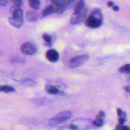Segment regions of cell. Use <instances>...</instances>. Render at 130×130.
Listing matches in <instances>:
<instances>
[{"label": "cell", "instance_id": "23", "mask_svg": "<svg viewBox=\"0 0 130 130\" xmlns=\"http://www.w3.org/2000/svg\"><path fill=\"white\" fill-rule=\"evenodd\" d=\"M126 118H119V124H124L126 122Z\"/></svg>", "mask_w": 130, "mask_h": 130}, {"label": "cell", "instance_id": "9", "mask_svg": "<svg viewBox=\"0 0 130 130\" xmlns=\"http://www.w3.org/2000/svg\"><path fill=\"white\" fill-rule=\"evenodd\" d=\"M8 22L10 25L16 28H20L23 24V19H19L13 17H10L8 19Z\"/></svg>", "mask_w": 130, "mask_h": 130}, {"label": "cell", "instance_id": "4", "mask_svg": "<svg viewBox=\"0 0 130 130\" xmlns=\"http://www.w3.org/2000/svg\"><path fill=\"white\" fill-rule=\"evenodd\" d=\"M86 15V8H84L83 10L78 12H74L71 17V23L72 25L75 24H78L79 23L82 22L85 19V17Z\"/></svg>", "mask_w": 130, "mask_h": 130}, {"label": "cell", "instance_id": "6", "mask_svg": "<svg viewBox=\"0 0 130 130\" xmlns=\"http://www.w3.org/2000/svg\"><path fill=\"white\" fill-rule=\"evenodd\" d=\"M21 52L28 55H32L36 52V48L34 44L30 43H25L21 46Z\"/></svg>", "mask_w": 130, "mask_h": 130}, {"label": "cell", "instance_id": "29", "mask_svg": "<svg viewBox=\"0 0 130 130\" xmlns=\"http://www.w3.org/2000/svg\"><path fill=\"white\" fill-rule=\"evenodd\" d=\"M75 0H67V1H68V3L69 4H72L74 2Z\"/></svg>", "mask_w": 130, "mask_h": 130}, {"label": "cell", "instance_id": "18", "mask_svg": "<svg viewBox=\"0 0 130 130\" xmlns=\"http://www.w3.org/2000/svg\"><path fill=\"white\" fill-rule=\"evenodd\" d=\"M104 121H100V120H99V119H96V120L93 121L92 123L94 126H95L101 127L102 126L103 124H104Z\"/></svg>", "mask_w": 130, "mask_h": 130}, {"label": "cell", "instance_id": "7", "mask_svg": "<svg viewBox=\"0 0 130 130\" xmlns=\"http://www.w3.org/2000/svg\"><path fill=\"white\" fill-rule=\"evenodd\" d=\"M46 57L47 59L51 62H56L59 59V54L58 52L54 49H51L47 51Z\"/></svg>", "mask_w": 130, "mask_h": 130}, {"label": "cell", "instance_id": "12", "mask_svg": "<svg viewBox=\"0 0 130 130\" xmlns=\"http://www.w3.org/2000/svg\"><path fill=\"white\" fill-rule=\"evenodd\" d=\"M26 18L29 21H35L38 19V16L34 11H30L27 13Z\"/></svg>", "mask_w": 130, "mask_h": 130}, {"label": "cell", "instance_id": "26", "mask_svg": "<svg viewBox=\"0 0 130 130\" xmlns=\"http://www.w3.org/2000/svg\"><path fill=\"white\" fill-rule=\"evenodd\" d=\"M113 5H114V3H113L112 1H109V2H107V6H109V7L112 6Z\"/></svg>", "mask_w": 130, "mask_h": 130}, {"label": "cell", "instance_id": "1", "mask_svg": "<svg viewBox=\"0 0 130 130\" xmlns=\"http://www.w3.org/2000/svg\"><path fill=\"white\" fill-rule=\"evenodd\" d=\"M102 15L99 8L94 9L90 15L86 18L85 24L87 27L93 29L99 28L102 24Z\"/></svg>", "mask_w": 130, "mask_h": 130}, {"label": "cell", "instance_id": "20", "mask_svg": "<svg viewBox=\"0 0 130 130\" xmlns=\"http://www.w3.org/2000/svg\"><path fill=\"white\" fill-rule=\"evenodd\" d=\"M116 129H119V130H128L130 129V128L128 126H126L124 124H118L116 127Z\"/></svg>", "mask_w": 130, "mask_h": 130}, {"label": "cell", "instance_id": "14", "mask_svg": "<svg viewBox=\"0 0 130 130\" xmlns=\"http://www.w3.org/2000/svg\"><path fill=\"white\" fill-rule=\"evenodd\" d=\"M29 5L34 10H38L40 6V1L39 0H28Z\"/></svg>", "mask_w": 130, "mask_h": 130}, {"label": "cell", "instance_id": "24", "mask_svg": "<svg viewBox=\"0 0 130 130\" xmlns=\"http://www.w3.org/2000/svg\"><path fill=\"white\" fill-rule=\"evenodd\" d=\"M7 3V0H0V6H4Z\"/></svg>", "mask_w": 130, "mask_h": 130}, {"label": "cell", "instance_id": "19", "mask_svg": "<svg viewBox=\"0 0 130 130\" xmlns=\"http://www.w3.org/2000/svg\"><path fill=\"white\" fill-rule=\"evenodd\" d=\"M117 112H118V114L119 118H126V112H123L121 109H118Z\"/></svg>", "mask_w": 130, "mask_h": 130}, {"label": "cell", "instance_id": "21", "mask_svg": "<svg viewBox=\"0 0 130 130\" xmlns=\"http://www.w3.org/2000/svg\"><path fill=\"white\" fill-rule=\"evenodd\" d=\"M105 113L103 111H100V112L99 113V114L96 116V119H99V120L100 121H104V118H105Z\"/></svg>", "mask_w": 130, "mask_h": 130}, {"label": "cell", "instance_id": "16", "mask_svg": "<svg viewBox=\"0 0 130 130\" xmlns=\"http://www.w3.org/2000/svg\"><path fill=\"white\" fill-rule=\"evenodd\" d=\"M46 91L48 93L52 94V95H56V94L59 93V91H58V89L53 86H50L49 87L47 88Z\"/></svg>", "mask_w": 130, "mask_h": 130}, {"label": "cell", "instance_id": "8", "mask_svg": "<svg viewBox=\"0 0 130 130\" xmlns=\"http://www.w3.org/2000/svg\"><path fill=\"white\" fill-rule=\"evenodd\" d=\"M11 16L15 18H19V19H23V11L20 8L19 6H13L10 10Z\"/></svg>", "mask_w": 130, "mask_h": 130}, {"label": "cell", "instance_id": "15", "mask_svg": "<svg viewBox=\"0 0 130 130\" xmlns=\"http://www.w3.org/2000/svg\"><path fill=\"white\" fill-rule=\"evenodd\" d=\"M119 72L121 73L130 74V64H126L119 68Z\"/></svg>", "mask_w": 130, "mask_h": 130}, {"label": "cell", "instance_id": "17", "mask_svg": "<svg viewBox=\"0 0 130 130\" xmlns=\"http://www.w3.org/2000/svg\"><path fill=\"white\" fill-rule=\"evenodd\" d=\"M43 38L44 39V42L46 43V44H48V46L52 45V38L50 35L47 34H44L43 35Z\"/></svg>", "mask_w": 130, "mask_h": 130}, {"label": "cell", "instance_id": "25", "mask_svg": "<svg viewBox=\"0 0 130 130\" xmlns=\"http://www.w3.org/2000/svg\"><path fill=\"white\" fill-rule=\"evenodd\" d=\"M112 9L114 11H118L119 10V7L118 6H112Z\"/></svg>", "mask_w": 130, "mask_h": 130}, {"label": "cell", "instance_id": "10", "mask_svg": "<svg viewBox=\"0 0 130 130\" xmlns=\"http://www.w3.org/2000/svg\"><path fill=\"white\" fill-rule=\"evenodd\" d=\"M54 13H57V9H56L55 6L53 4H52L51 5H49V6H46L45 8L43 9V10L42 11V15L43 17H46L51 14Z\"/></svg>", "mask_w": 130, "mask_h": 130}, {"label": "cell", "instance_id": "5", "mask_svg": "<svg viewBox=\"0 0 130 130\" xmlns=\"http://www.w3.org/2000/svg\"><path fill=\"white\" fill-rule=\"evenodd\" d=\"M52 4L55 6L57 9V13H62L66 10L68 1L67 0H50Z\"/></svg>", "mask_w": 130, "mask_h": 130}, {"label": "cell", "instance_id": "22", "mask_svg": "<svg viewBox=\"0 0 130 130\" xmlns=\"http://www.w3.org/2000/svg\"><path fill=\"white\" fill-rule=\"evenodd\" d=\"M13 3L15 4V5L17 6H21L22 3V0H10Z\"/></svg>", "mask_w": 130, "mask_h": 130}, {"label": "cell", "instance_id": "11", "mask_svg": "<svg viewBox=\"0 0 130 130\" xmlns=\"http://www.w3.org/2000/svg\"><path fill=\"white\" fill-rule=\"evenodd\" d=\"M84 8H85V1L84 0H77L76 3V5H75L74 12H78V11L83 10Z\"/></svg>", "mask_w": 130, "mask_h": 130}, {"label": "cell", "instance_id": "27", "mask_svg": "<svg viewBox=\"0 0 130 130\" xmlns=\"http://www.w3.org/2000/svg\"><path fill=\"white\" fill-rule=\"evenodd\" d=\"M125 91H126V92L130 93V85L129 86H126V87L125 88Z\"/></svg>", "mask_w": 130, "mask_h": 130}, {"label": "cell", "instance_id": "2", "mask_svg": "<svg viewBox=\"0 0 130 130\" xmlns=\"http://www.w3.org/2000/svg\"><path fill=\"white\" fill-rule=\"evenodd\" d=\"M71 113L69 111L62 112L60 113L58 115L56 116L54 118H52L50 120V126H56L58 124L63 123L66 121L67 119L71 118Z\"/></svg>", "mask_w": 130, "mask_h": 130}, {"label": "cell", "instance_id": "3", "mask_svg": "<svg viewBox=\"0 0 130 130\" xmlns=\"http://www.w3.org/2000/svg\"><path fill=\"white\" fill-rule=\"evenodd\" d=\"M90 58L88 55H83L77 56L72 58L69 62V66L71 68H76V67H80L85 64L86 62H88Z\"/></svg>", "mask_w": 130, "mask_h": 130}, {"label": "cell", "instance_id": "28", "mask_svg": "<svg viewBox=\"0 0 130 130\" xmlns=\"http://www.w3.org/2000/svg\"><path fill=\"white\" fill-rule=\"evenodd\" d=\"M70 128H71V129H77V127L75 125H71L70 126Z\"/></svg>", "mask_w": 130, "mask_h": 130}, {"label": "cell", "instance_id": "13", "mask_svg": "<svg viewBox=\"0 0 130 130\" xmlns=\"http://www.w3.org/2000/svg\"><path fill=\"white\" fill-rule=\"evenodd\" d=\"M15 91V88L10 86L8 85H4V86H0V92H4L6 93H9L14 92Z\"/></svg>", "mask_w": 130, "mask_h": 130}]
</instances>
